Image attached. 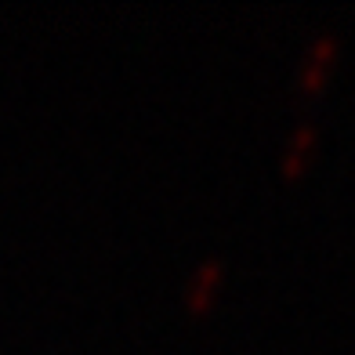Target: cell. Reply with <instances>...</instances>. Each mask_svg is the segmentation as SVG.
Wrapping results in <instances>:
<instances>
[{"instance_id":"obj_1","label":"cell","mask_w":355,"mask_h":355,"mask_svg":"<svg viewBox=\"0 0 355 355\" xmlns=\"http://www.w3.org/2000/svg\"><path fill=\"white\" fill-rule=\"evenodd\" d=\"M337 47H341L337 33H319V37L309 44V51H304V58H301V87H304V91H315V87L322 84L330 58H337Z\"/></svg>"},{"instance_id":"obj_2","label":"cell","mask_w":355,"mask_h":355,"mask_svg":"<svg viewBox=\"0 0 355 355\" xmlns=\"http://www.w3.org/2000/svg\"><path fill=\"white\" fill-rule=\"evenodd\" d=\"M315 138H319V131H315L312 120L294 127V135L286 138V149H283V174H301L304 171V164H309V156L315 149Z\"/></svg>"},{"instance_id":"obj_3","label":"cell","mask_w":355,"mask_h":355,"mask_svg":"<svg viewBox=\"0 0 355 355\" xmlns=\"http://www.w3.org/2000/svg\"><path fill=\"white\" fill-rule=\"evenodd\" d=\"M221 276H225V265L218 261V257L203 261L196 272H192L189 283H185V304H189V309H203V304L211 301V294L218 290Z\"/></svg>"}]
</instances>
